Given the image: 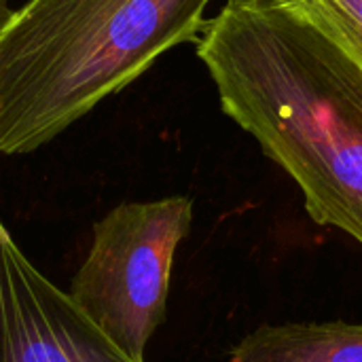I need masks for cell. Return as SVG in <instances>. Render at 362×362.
<instances>
[{
    "mask_svg": "<svg viewBox=\"0 0 362 362\" xmlns=\"http://www.w3.org/2000/svg\"><path fill=\"white\" fill-rule=\"evenodd\" d=\"M229 362H362V325H265L238 344Z\"/></svg>",
    "mask_w": 362,
    "mask_h": 362,
    "instance_id": "5b68a950",
    "label": "cell"
},
{
    "mask_svg": "<svg viewBox=\"0 0 362 362\" xmlns=\"http://www.w3.org/2000/svg\"><path fill=\"white\" fill-rule=\"evenodd\" d=\"M11 13V8H8V0H0V23L6 19V15Z\"/></svg>",
    "mask_w": 362,
    "mask_h": 362,
    "instance_id": "ba28073f",
    "label": "cell"
},
{
    "mask_svg": "<svg viewBox=\"0 0 362 362\" xmlns=\"http://www.w3.org/2000/svg\"><path fill=\"white\" fill-rule=\"evenodd\" d=\"M320 6L331 11L333 15L350 21L362 30V0H316Z\"/></svg>",
    "mask_w": 362,
    "mask_h": 362,
    "instance_id": "8992f818",
    "label": "cell"
},
{
    "mask_svg": "<svg viewBox=\"0 0 362 362\" xmlns=\"http://www.w3.org/2000/svg\"><path fill=\"white\" fill-rule=\"evenodd\" d=\"M191 223L193 202L172 195L121 204L93 225L68 295L134 362H144L148 339L165 320L174 255Z\"/></svg>",
    "mask_w": 362,
    "mask_h": 362,
    "instance_id": "3957f363",
    "label": "cell"
},
{
    "mask_svg": "<svg viewBox=\"0 0 362 362\" xmlns=\"http://www.w3.org/2000/svg\"><path fill=\"white\" fill-rule=\"evenodd\" d=\"M316 2V0H314ZM318 4V2H316ZM320 6V4H318ZM325 13H327V17L331 19V23H333V28L337 30V34L346 40V45L358 55L362 59V30L361 28H356V25H352L350 21H346V19H341V17H337V15H333L331 11H327L325 6H320Z\"/></svg>",
    "mask_w": 362,
    "mask_h": 362,
    "instance_id": "52a82bcc",
    "label": "cell"
},
{
    "mask_svg": "<svg viewBox=\"0 0 362 362\" xmlns=\"http://www.w3.org/2000/svg\"><path fill=\"white\" fill-rule=\"evenodd\" d=\"M0 362H134L34 267L2 221Z\"/></svg>",
    "mask_w": 362,
    "mask_h": 362,
    "instance_id": "277c9868",
    "label": "cell"
},
{
    "mask_svg": "<svg viewBox=\"0 0 362 362\" xmlns=\"http://www.w3.org/2000/svg\"><path fill=\"white\" fill-rule=\"evenodd\" d=\"M210 0H28L0 23V153L51 142L159 55L197 42Z\"/></svg>",
    "mask_w": 362,
    "mask_h": 362,
    "instance_id": "7a4b0ae2",
    "label": "cell"
},
{
    "mask_svg": "<svg viewBox=\"0 0 362 362\" xmlns=\"http://www.w3.org/2000/svg\"><path fill=\"white\" fill-rule=\"evenodd\" d=\"M197 57L223 112L303 191L314 223L362 246V59L314 0H229Z\"/></svg>",
    "mask_w": 362,
    "mask_h": 362,
    "instance_id": "6da1fadb",
    "label": "cell"
}]
</instances>
